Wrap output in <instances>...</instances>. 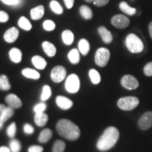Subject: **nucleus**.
I'll return each instance as SVG.
<instances>
[{"label": "nucleus", "instance_id": "f257e3e1", "mask_svg": "<svg viewBox=\"0 0 152 152\" xmlns=\"http://www.w3.org/2000/svg\"><path fill=\"white\" fill-rule=\"evenodd\" d=\"M56 132L61 137L70 140L75 141L80 136V130L79 127L68 119H61L56 125Z\"/></svg>", "mask_w": 152, "mask_h": 152}, {"label": "nucleus", "instance_id": "f03ea898", "mask_svg": "<svg viewBox=\"0 0 152 152\" xmlns=\"http://www.w3.org/2000/svg\"><path fill=\"white\" fill-rule=\"evenodd\" d=\"M120 137V132L116 128L110 126L107 128L96 142V148L99 151H105L111 149L117 143Z\"/></svg>", "mask_w": 152, "mask_h": 152}, {"label": "nucleus", "instance_id": "7ed1b4c3", "mask_svg": "<svg viewBox=\"0 0 152 152\" xmlns=\"http://www.w3.org/2000/svg\"><path fill=\"white\" fill-rule=\"evenodd\" d=\"M125 45L131 53L138 54L144 49V44L140 37L134 34H129L125 39Z\"/></svg>", "mask_w": 152, "mask_h": 152}, {"label": "nucleus", "instance_id": "20e7f679", "mask_svg": "<svg viewBox=\"0 0 152 152\" xmlns=\"http://www.w3.org/2000/svg\"><path fill=\"white\" fill-rule=\"evenodd\" d=\"M140 104V100L135 96H125L118 100L117 105L123 111H131L134 109Z\"/></svg>", "mask_w": 152, "mask_h": 152}, {"label": "nucleus", "instance_id": "39448f33", "mask_svg": "<svg viewBox=\"0 0 152 152\" xmlns=\"http://www.w3.org/2000/svg\"><path fill=\"white\" fill-rule=\"evenodd\" d=\"M110 52L108 49L101 47L96 50L94 56V61L96 64L99 67H105L109 63L110 58Z\"/></svg>", "mask_w": 152, "mask_h": 152}, {"label": "nucleus", "instance_id": "423d86ee", "mask_svg": "<svg viewBox=\"0 0 152 152\" xmlns=\"http://www.w3.org/2000/svg\"><path fill=\"white\" fill-rule=\"evenodd\" d=\"M65 88L68 92L75 94L78 92L80 88V81L79 77L76 74H71L66 78Z\"/></svg>", "mask_w": 152, "mask_h": 152}, {"label": "nucleus", "instance_id": "0eeeda50", "mask_svg": "<svg viewBox=\"0 0 152 152\" xmlns=\"http://www.w3.org/2000/svg\"><path fill=\"white\" fill-rule=\"evenodd\" d=\"M66 70L62 66H56L51 71L50 77L53 82L59 83L66 78Z\"/></svg>", "mask_w": 152, "mask_h": 152}, {"label": "nucleus", "instance_id": "6e6552de", "mask_svg": "<svg viewBox=\"0 0 152 152\" xmlns=\"http://www.w3.org/2000/svg\"><path fill=\"white\" fill-rule=\"evenodd\" d=\"M137 126L142 130H149L152 127V111L145 112L138 120Z\"/></svg>", "mask_w": 152, "mask_h": 152}, {"label": "nucleus", "instance_id": "1a4fd4ad", "mask_svg": "<svg viewBox=\"0 0 152 152\" xmlns=\"http://www.w3.org/2000/svg\"><path fill=\"white\" fill-rule=\"evenodd\" d=\"M130 23L129 18L122 14H118L111 18V24L118 29H125L128 28Z\"/></svg>", "mask_w": 152, "mask_h": 152}, {"label": "nucleus", "instance_id": "9d476101", "mask_svg": "<svg viewBox=\"0 0 152 152\" xmlns=\"http://www.w3.org/2000/svg\"><path fill=\"white\" fill-rule=\"evenodd\" d=\"M121 84L124 88L129 90H135L139 87V82L135 77L131 75H125L121 78Z\"/></svg>", "mask_w": 152, "mask_h": 152}, {"label": "nucleus", "instance_id": "9b49d317", "mask_svg": "<svg viewBox=\"0 0 152 152\" xmlns=\"http://www.w3.org/2000/svg\"><path fill=\"white\" fill-rule=\"evenodd\" d=\"M6 103L13 109H20L22 107L23 102L21 99L15 94H9L5 97Z\"/></svg>", "mask_w": 152, "mask_h": 152}, {"label": "nucleus", "instance_id": "f8f14e48", "mask_svg": "<svg viewBox=\"0 0 152 152\" xmlns=\"http://www.w3.org/2000/svg\"><path fill=\"white\" fill-rule=\"evenodd\" d=\"M56 104L58 107L62 110H68L73 106V101L70 99L69 98L61 96V95L56 96Z\"/></svg>", "mask_w": 152, "mask_h": 152}, {"label": "nucleus", "instance_id": "ddd939ff", "mask_svg": "<svg viewBox=\"0 0 152 152\" xmlns=\"http://www.w3.org/2000/svg\"><path fill=\"white\" fill-rule=\"evenodd\" d=\"M19 36V30L16 28L12 27L5 32L4 39L8 43H13L16 41Z\"/></svg>", "mask_w": 152, "mask_h": 152}, {"label": "nucleus", "instance_id": "4468645a", "mask_svg": "<svg viewBox=\"0 0 152 152\" xmlns=\"http://www.w3.org/2000/svg\"><path fill=\"white\" fill-rule=\"evenodd\" d=\"M98 33L99 34L104 42L106 44H110L113 41V35L104 26H100L98 28Z\"/></svg>", "mask_w": 152, "mask_h": 152}, {"label": "nucleus", "instance_id": "2eb2a0df", "mask_svg": "<svg viewBox=\"0 0 152 152\" xmlns=\"http://www.w3.org/2000/svg\"><path fill=\"white\" fill-rule=\"evenodd\" d=\"M49 117L47 113L42 112V113H35L34 116V121L35 124L39 127H44L48 122Z\"/></svg>", "mask_w": 152, "mask_h": 152}, {"label": "nucleus", "instance_id": "dca6fc26", "mask_svg": "<svg viewBox=\"0 0 152 152\" xmlns=\"http://www.w3.org/2000/svg\"><path fill=\"white\" fill-rule=\"evenodd\" d=\"M32 64L38 70H44L46 68L47 63L45 58L40 56H34L31 59Z\"/></svg>", "mask_w": 152, "mask_h": 152}, {"label": "nucleus", "instance_id": "f3484780", "mask_svg": "<svg viewBox=\"0 0 152 152\" xmlns=\"http://www.w3.org/2000/svg\"><path fill=\"white\" fill-rule=\"evenodd\" d=\"M45 14V7L42 5H39L30 10V16L33 20H37L42 18Z\"/></svg>", "mask_w": 152, "mask_h": 152}, {"label": "nucleus", "instance_id": "a211bd4d", "mask_svg": "<svg viewBox=\"0 0 152 152\" xmlns=\"http://www.w3.org/2000/svg\"><path fill=\"white\" fill-rule=\"evenodd\" d=\"M9 56L11 61L15 64H18L22 60V52L18 48H12L9 51Z\"/></svg>", "mask_w": 152, "mask_h": 152}, {"label": "nucleus", "instance_id": "6ab92c4d", "mask_svg": "<svg viewBox=\"0 0 152 152\" xmlns=\"http://www.w3.org/2000/svg\"><path fill=\"white\" fill-rule=\"evenodd\" d=\"M42 46L44 52H45V54L47 56L49 57H53L55 56L56 53V47L52 43L49 42L48 41H45L42 43Z\"/></svg>", "mask_w": 152, "mask_h": 152}, {"label": "nucleus", "instance_id": "aec40b11", "mask_svg": "<svg viewBox=\"0 0 152 152\" xmlns=\"http://www.w3.org/2000/svg\"><path fill=\"white\" fill-rule=\"evenodd\" d=\"M52 131L49 128H45L41 131L38 137V141L40 143H46L52 137Z\"/></svg>", "mask_w": 152, "mask_h": 152}, {"label": "nucleus", "instance_id": "412c9836", "mask_svg": "<svg viewBox=\"0 0 152 152\" xmlns=\"http://www.w3.org/2000/svg\"><path fill=\"white\" fill-rule=\"evenodd\" d=\"M22 75L24 77H27L29 79H33V80H38L40 77V74L35 70L32 69V68H24L21 71Z\"/></svg>", "mask_w": 152, "mask_h": 152}, {"label": "nucleus", "instance_id": "4be33fe9", "mask_svg": "<svg viewBox=\"0 0 152 152\" xmlns=\"http://www.w3.org/2000/svg\"><path fill=\"white\" fill-rule=\"evenodd\" d=\"M90 45L86 39H81L78 42V50L83 56H86L90 52Z\"/></svg>", "mask_w": 152, "mask_h": 152}, {"label": "nucleus", "instance_id": "5701e85b", "mask_svg": "<svg viewBox=\"0 0 152 152\" xmlns=\"http://www.w3.org/2000/svg\"><path fill=\"white\" fill-rule=\"evenodd\" d=\"M68 60L73 64H79L80 61V52L77 49H73L70 51L68 54Z\"/></svg>", "mask_w": 152, "mask_h": 152}, {"label": "nucleus", "instance_id": "b1692460", "mask_svg": "<svg viewBox=\"0 0 152 152\" xmlns=\"http://www.w3.org/2000/svg\"><path fill=\"white\" fill-rule=\"evenodd\" d=\"M119 8L123 13H125L127 15H129V16H134L136 14V9L131 7L125 1H122V2L120 3Z\"/></svg>", "mask_w": 152, "mask_h": 152}, {"label": "nucleus", "instance_id": "393cba45", "mask_svg": "<svg viewBox=\"0 0 152 152\" xmlns=\"http://www.w3.org/2000/svg\"><path fill=\"white\" fill-rule=\"evenodd\" d=\"M62 40L66 45H71L74 41V35L71 30H66L62 33Z\"/></svg>", "mask_w": 152, "mask_h": 152}, {"label": "nucleus", "instance_id": "a878e982", "mask_svg": "<svg viewBox=\"0 0 152 152\" xmlns=\"http://www.w3.org/2000/svg\"><path fill=\"white\" fill-rule=\"evenodd\" d=\"M80 14L83 18L86 20H90L92 18L93 13L92 9H91L88 6L83 5L80 8Z\"/></svg>", "mask_w": 152, "mask_h": 152}, {"label": "nucleus", "instance_id": "bb28decb", "mask_svg": "<svg viewBox=\"0 0 152 152\" xmlns=\"http://www.w3.org/2000/svg\"><path fill=\"white\" fill-rule=\"evenodd\" d=\"M89 77H90V80L94 85H98L101 82V75L96 70L90 69L89 71Z\"/></svg>", "mask_w": 152, "mask_h": 152}, {"label": "nucleus", "instance_id": "cd10ccee", "mask_svg": "<svg viewBox=\"0 0 152 152\" xmlns=\"http://www.w3.org/2000/svg\"><path fill=\"white\" fill-rule=\"evenodd\" d=\"M18 25L19 27L22 28L23 30H27V31H29V30L32 29V24L30 23L29 20L24 16L20 17L19 18Z\"/></svg>", "mask_w": 152, "mask_h": 152}, {"label": "nucleus", "instance_id": "c85d7f7f", "mask_svg": "<svg viewBox=\"0 0 152 152\" xmlns=\"http://www.w3.org/2000/svg\"><path fill=\"white\" fill-rule=\"evenodd\" d=\"M11 89V85L9 78L6 75H0V90L8 91Z\"/></svg>", "mask_w": 152, "mask_h": 152}, {"label": "nucleus", "instance_id": "c756f323", "mask_svg": "<svg viewBox=\"0 0 152 152\" xmlns=\"http://www.w3.org/2000/svg\"><path fill=\"white\" fill-rule=\"evenodd\" d=\"M66 149V143L63 140H57L53 144L52 152H64Z\"/></svg>", "mask_w": 152, "mask_h": 152}, {"label": "nucleus", "instance_id": "7c9ffc66", "mask_svg": "<svg viewBox=\"0 0 152 152\" xmlns=\"http://www.w3.org/2000/svg\"><path fill=\"white\" fill-rule=\"evenodd\" d=\"M49 7H50V9H52L53 12L55 13L56 14H61L64 12V9H63L62 7L60 5V4L58 2V1H56V0H52V1H50V4H49Z\"/></svg>", "mask_w": 152, "mask_h": 152}, {"label": "nucleus", "instance_id": "2f4dec72", "mask_svg": "<svg viewBox=\"0 0 152 152\" xmlns=\"http://www.w3.org/2000/svg\"><path fill=\"white\" fill-rule=\"evenodd\" d=\"M52 96V90L51 87L49 85H45L42 87V94L40 99L42 102H45V101L48 100L49 98Z\"/></svg>", "mask_w": 152, "mask_h": 152}, {"label": "nucleus", "instance_id": "473e14b6", "mask_svg": "<svg viewBox=\"0 0 152 152\" xmlns=\"http://www.w3.org/2000/svg\"><path fill=\"white\" fill-rule=\"evenodd\" d=\"M9 149L11 152H19L21 149V144L16 139H12L9 142Z\"/></svg>", "mask_w": 152, "mask_h": 152}, {"label": "nucleus", "instance_id": "72a5a7b5", "mask_svg": "<svg viewBox=\"0 0 152 152\" xmlns=\"http://www.w3.org/2000/svg\"><path fill=\"white\" fill-rule=\"evenodd\" d=\"M7 134L9 137L13 139L16 134V123L13 122L9 125L7 130Z\"/></svg>", "mask_w": 152, "mask_h": 152}, {"label": "nucleus", "instance_id": "f704fd0d", "mask_svg": "<svg viewBox=\"0 0 152 152\" xmlns=\"http://www.w3.org/2000/svg\"><path fill=\"white\" fill-rule=\"evenodd\" d=\"M56 28V24L51 20H46L43 23V28L47 31H52Z\"/></svg>", "mask_w": 152, "mask_h": 152}, {"label": "nucleus", "instance_id": "c9c22d12", "mask_svg": "<svg viewBox=\"0 0 152 152\" xmlns=\"http://www.w3.org/2000/svg\"><path fill=\"white\" fill-rule=\"evenodd\" d=\"M7 106L2 104H0V130L2 128L4 124L5 123L4 121V115Z\"/></svg>", "mask_w": 152, "mask_h": 152}, {"label": "nucleus", "instance_id": "e433bc0d", "mask_svg": "<svg viewBox=\"0 0 152 152\" xmlns=\"http://www.w3.org/2000/svg\"><path fill=\"white\" fill-rule=\"evenodd\" d=\"M87 3H93L96 7H104L109 2L110 0H85Z\"/></svg>", "mask_w": 152, "mask_h": 152}, {"label": "nucleus", "instance_id": "4c0bfd02", "mask_svg": "<svg viewBox=\"0 0 152 152\" xmlns=\"http://www.w3.org/2000/svg\"><path fill=\"white\" fill-rule=\"evenodd\" d=\"M47 109V104L44 102H41L34 106L33 111L35 113H42V112H45Z\"/></svg>", "mask_w": 152, "mask_h": 152}, {"label": "nucleus", "instance_id": "58836bf2", "mask_svg": "<svg viewBox=\"0 0 152 152\" xmlns=\"http://www.w3.org/2000/svg\"><path fill=\"white\" fill-rule=\"evenodd\" d=\"M14 115V109H13L11 106H7V109H6L5 111V115H4V121L5 123L9 118H11L13 115Z\"/></svg>", "mask_w": 152, "mask_h": 152}, {"label": "nucleus", "instance_id": "ea45409f", "mask_svg": "<svg viewBox=\"0 0 152 152\" xmlns=\"http://www.w3.org/2000/svg\"><path fill=\"white\" fill-rule=\"evenodd\" d=\"M144 75L151 77L152 76V61L149 62L144 67Z\"/></svg>", "mask_w": 152, "mask_h": 152}, {"label": "nucleus", "instance_id": "a19ab883", "mask_svg": "<svg viewBox=\"0 0 152 152\" xmlns=\"http://www.w3.org/2000/svg\"><path fill=\"white\" fill-rule=\"evenodd\" d=\"M23 131L26 134H32L35 132L33 125H31L29 123H26L23 126Z\"/></svg>", "mask_w": 152, "mask_h": 152}, {"label": "nucleus", "instance_id": "79ce46f5", "mask_svg": "<svg viewBox=\"0 0 152 152\" xmlns=\"http://www.w3.org/2000/svg\"><path fill=\"white\" fill-rule=\"evenodd\" d=\"M43 150H44L43 147H41V146L33 145V146H30V147L28 148V152H42Z\"/></svg>", "mask_w": 152, "mask_h": 152}, {"label": "nucleus", "instance_id": "37998d69", "mask_svg": "<svg viewBox=\"0 0 152 152\" xmlns=\"http://www.w3.org/2000/svg\"><path fill=\"white\" fill-rule=\"evenodd\" d=\"M9 16L7 12L0 11V23H6L9 20Z\"/></svg>", "mask_w": 152, "mask_h": 152}, {"label": "nucleus", "instance_id": "c03bdc74", "mask_svg": "<svg viewBox=\"0 0 152 152\" xmlns=\"http://www.w3.org/2000/svg\"><path fill=\"white\" fill-rule=\"evenodd\" d=\"M2 3L9 6H17L20 4V0H1Z\"/></svg>", "mask_w": 152, "mask_h": 152}, {"label": "nucleus", "instance_id": "a18cd8bd", "mask_svg": "<svg viewBox=\"0 0 152 152\" xmlns=\"http://www.w3.org/2000/svg\"><path fill=\"white\" fill-rule=\"evenodd\" d=\"M64 3H65V5H66V7H67V9H70L73 8L75 0H64Z\"/></svg>", "mask_w": 152, "mask_h": 152}, {"label": "nucleus", "instance_id": "49530a36", "mask_svg": "<svg viewBox=\"0 0 152 152\" xmlns=\"http://www.w3.org/2000/svg\"><path fill=\"white\" fill-rule=\"evenodd\" d=\"M0 152H11V151L9 147H5V146H2V147H0Z\"/></svg>", "mask_w": 152, "mask_h": 152}, {"label": "nucleus", "instance_id": "de8ad7c7", "mask_svg": "<svg viewBox=\"0 0 152 152\" xmlns=\"http://www.w3.org/2000/svg\"><path fill=\"white\" fill-rule=\"evenodd\" d=\"M149 35L152 39V21L150 22L149 25Z\"/></svg>", "mask_w": 152, "mask_h": 152}]
</instances>
